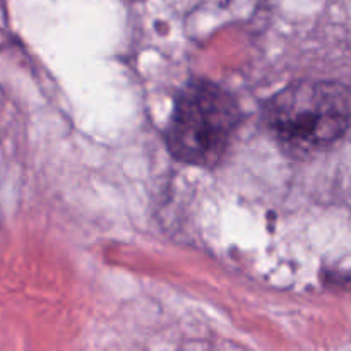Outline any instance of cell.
<instances>
[{"label": "cell", "mask_w": 351, "mask_h": 351, "mask_svg": "<svg viewBox=\"0 0 351 351\" xmlns=\"http://www.w3.org/2000/svg\"><path fill=\"white\" fill-rule=\"evenodd\" d=\"M240 110L230 93L209 81L187 86L178 95L167 130L171 156L194 167H215L232 143Z\"/></svg>", "instance_id": "obj_2"}, {"label": "cell", "mask_w": 351, "mask_h": 351, "mask_svg": "<svg viewBox=\"0 0 351 351\" xmlns=\"http://www.w3.org/2000/svg\"><path fill=\"white\" fill-rule=\"evenodd\" d=\"M274 136L297 151L331 146L351 125V89L336 81H302L281 89L266 106Z\"/></svg>", "instance_id": "obj_1"}]
</instances>
